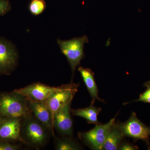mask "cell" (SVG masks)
Returning a JSON list of instances; mask_svg holds the SVG:
<instances>
[{
	"label": "cell",
	"instance_id": "15",
	"mask_svg": "<svg viewBox=\"0 0 150 150\" xmlns=\"http://www.w3.org/2000/svg\"><path fill=\"white\" fill-rule=\"evenodd\" d=\"M55 148L57 150H79L81 146L71 137L58 138L55 137Z\"/></svg>",
	"mask_w": 150,
	"mask_h": 150
},
{
	"label": "cell",
	"instance_id": "14",
	"mask_svg": "<svg viewBox=\"0 0 150 150\" xmlns=\"http://www.w3.org/2000/svg\"><path fill=\"white\" fill-rule=\"evenodd\" d=\"M102 108L95 107L94 104L91 103L89 107L86 108L71 109V112L73 115L84 118L90 124H97L99 123L98 116Z\"/></svg>",
	"mask_w": 150,
	"mask_h": 150
},
{
	"label": "cell",
	"instance_id": "17",
	"mask_svg": "<svg viewBox=\"0 0 150 150\" xmlns=\"http://www.w3.org/2000/svg\"><path fill=\"white\" fill-rule=\"evenodd\" d=\"M144 86L146 87L144 92L140 95L138 99L132 102H142L150 103V80L145 83Z\"/></svg>",
	"mask_w": 150,
	"mask_h": 150
},
{
	"label": "cell",
	"instance_id": "7",
	"mask_svg": "<svg viewBox=\"0 0 150 150\" xmlns=\"http://www.w3.org/2000/svg\"><path fill=\"white\" fill-rule=\"evenodd\" d=\"M16 48L11 41L0 37V75H10L18 63Z\"/></svg>",
	"mask_w": 150,
	"mask_h": 150
},
{
	"label": "cell",
	"instance_id": "12",
	"mask_svg": "<svg viewBox=\"0 0 150 150\" xmlns=\"http://www.w3.org/2000/svg\"><path fill=\"white\" fill-rule=\"evenodd\" d=\"M78 71L80 73L87 89L92 99L91 103L94 104L96 100L104 102V100L100 99L98 97V89L95 81L94 73L90 69L81 67H79Z\"/></svg>",
	"mask_w": 150,
	"mask_h": 150
},
{
	"label": "cell",
	"instance_id": "3",
	"mask_svg": "<svg viewBox=\"0 0 150 150\" xmlns=\"http://www.w3.org/2000/svg\"><path fill=\"white\" fill-rule=\"evenodd\" d=\"M88 41V38L85 35L81 37L74 38L71 40H57L61 51L67 57L71 69L72 79L77 67L79 66L81 61L84 58V47Z\"/></svg>",
	"mask_w": 150,
	"mask_h": 150
},
{
	"label": "cell",
	"instance_id": "8",
	"mask_svg": "<svg viewBox=\"0 0 150 150\" xmlns=\"http://www.w3.org/2000/svg\"><path fill=\"white\" fill-rule=\"evenodd\" d=\"M21 118L3 117L0 118V141L13 143H23L21 137Z\"/></svg>",
	"mask_w": 150,
	"mask_h": 150
},
{
	"label": "cell",
	"instance_id": "13",
	"mask_svg": "<svg viewBox=\"0 0 150 150\" xmlns=\"http://www.w3.org/2000/svg\"><path fill=\"white\" fill-rule=\"evenodd\" d=\"M123 137L118 123L114 122L103 145L102 150H118Z\"/></svg>",
	"mask_w": 150,
	"mask_h": 150
},
{
	"label": "cell",
	"instance_id": "6",
	"mask_svg": "<svg viewBox=\"0 0 150 150\" xmlns=\"http://www.w3.org/2000/svg\"><path fill=\"white\" fill-rule=\"evenodd\" d=\"M118 125L124 137L143 140L150 144V128L139 120L135 112H132L130 118L126 122L118 123Z\"/></svg>",
	"mask_w": 150,
	"mask_h": 150
},
{
	"label": "cell",
	"instance_id": "10",
	"mask_svg": "<svg viewBox=\"0 0 150 150\" xmlns=\"http://www.w3.org/2000/svg\"><path fill=\"white\" fill-rule=\"evenodd\" d=\"M71 103L65 105L58 111L53 118V126L63 136L72 137L73 124L71 116Z\"/></svg>",
	"mask_w": 150,
	"mask_h": 150
},
{
	"label": "cell",
	"instance_id": "16",
	"mask_svg": "<svg viewBox=\"0 0 150 150\" xmlns=\"http://www.w3.org/2000/svg\"><path fill=\"white\" fill-rule=\"evenodd\" d=\"M46 7V3L44 0H31L29 4V10L32 14L37 16L42 13Z\"/></svg>",
	"mask_w": 150,
	"mask_h": 150
},
{
	"label": "cell",
	"instance_id": "19",
	"mask_svg": "<svg viewBox=\"0 0 150 150\" xmlns=\"http://www.w3.org/2000/svg\"><path fill=\"white\" fill-rule=\"evenodd\" d=\"M20 149L18 145L6 141H0V150H18Z\"/></svg>",
	"mask_w": 150,
	"mask_h": 150
},
{
	"label": "cell",
	"instance_id": "20",
	"mask_svg": "<svg viewBox=\"0 0 150 150\" xmlns=\"http://www.w3.org/2000/svg\"><path fill=\"white\" fill-rule=\"evenodd\" d=\"M139 149V148L137 146H135L128 142H122L118 150H135Z\"/></svg>",
	"mask_w": 150,
	"mask_h": 150
},
{
	"label": "cell",
	"instance_id": "2",
	"mask_svg": "<svg viewBox=\"0 0 150 150\" xmlns=\"http://www.w3.org/2000/svg\"><path fill=\"white\" fill-rule=\"evenodd\" d=\"M48 130L31 114L22 118L21 137L23 143L39 149L46 144L48 142Z\"/></svg>",
	"mask_w": 150,
	"mask_h": 150
},
{
	"label": "cell",
	"instance_id": "1",
	"mask_svg": "<svg viewBox=\"0 0 150 150\" xmlns=\"http://www.w3.org/2000/svg\"><path fill=\"white\" fill-rule=\"evenodd\" d=\"M31 114L26 97L14 91L0 93V118H23Z\"/></svg>",
	"mask_w": 150,
	"mask_h": 150
},
{
	"label": "cell",
	"instance_id": "18",
	"mask_svg": "<svg viewBox=\"0 0 150 150\" xmlns=\"http://www.w3.org/2000/svg\"><path fill=\"white\" fill-rule=\"evenodd\" d=\"M11 9V6L9 0H0V16L7 13Z\"/></svg>",
	"mask_w": 150,
	"mask_h": 150
},
{
	"label": "cell",
	"instance_id": "11",
	"mask_svg": "<svg viewBox=\"0 0 150 150\" xmlns=\"http://www.w3.org/2000/svg\"><path fill=\"white\" fill-rule=\"evenodd\" d=\"M27 100L30 109L34 117L54 135L53 117L48 107L43 102Z\"/></svg>",
	"mask_w": 150,
	"mask_h": 150
},
{
	"label": "cell",
	"instance_id": "5",
	"mask_svg": "<svg viewBox=\"0 0 150 150\" xmlns=\"http://www.w3.org/2000/svg\"><path fill=\"white\" fill-rule=\"evenodd\" d=\"M79 86V84L76 83L64 85L62 89L52 94L43 101L51 111L53 118L56 112L71 103Z\"/></svg>",
	"mask_w": 150,
	"mask_h": 150
},
{
	"label": "cell",
	"instance_id": "9",
	"mask_svg": "<svg viewBox=\"0 0 150 150\" xmlns=\"http://www.w3.org/2000/svg\"><path fill=\"white\" fill-rule=\"evenodd\" d=\"M64 85L51 87L40 83H35L14 91L22 95L27 99L43 102L52 94L62 89Z\"/></svg>",
	"mask_w": 150,
	"mask_h": 150
},
{
	"label": "cell",
	"instance_id": "4",
	"mask_svg": "<svg viewBox=\"0 0 150 150\" xmlns=\"http://www.w3.org/2000/svg\"><path fill=\"white\" fill-rule=\"evenodd\" d=\"M115 122V118H113L106 124L98 123L90 131L79 132L78 137L83 143L91 149L102 150L108 133Z\"/></svg>",
	"mask_w": 150,
	"mask_h": 150
}]
</instances>
